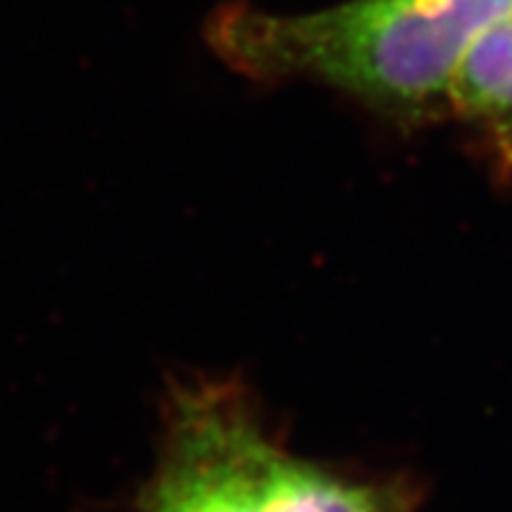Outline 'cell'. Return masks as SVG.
<instances>
[{"label": "cell", "instance_id": "cell-1", "mask_svg": "<svg viewBox=\"0 0 512 512\" xmlns=\"http://www.w3.org/2000/svg\"><path fill=\"white\" fill-rule=\"evenodd\" d=\"M512 0H351L314 14L230 6L209 42L254 79H311L398 118H421L450 95L452 76Z\"/></svg>", "mask_w": 512, "mask_h": 512}, {"label": "cell", "instance_id": "cell-2", "mask_svg": "<svg viewBox=\"0 0 512 512\" xmlns=\"http://www.w3.org/2000/svg\"><path fill=\"white\" fill-rule=\"evenodd\" d=\"M262 434L233 390L199 387L178 395L168 447L142 512H262L254 489Z\"/></svg>", "mask_w": 512, "mask_h": 512}, {"label": "cell", "instance_id": "cell-3", "mask_svg": "<svg viewBox=\"0 0 512 512\" xmlns=\"http://www.w3.org/2000/svg\"><path fill=\"white\" fill-rule=\"evenodd\" d=\"M254 489L262 512H392L382 489L293 458L267 434L254 450Z\"/></svg>", "mask_w": 512, "mask_h": 512}, {"label": "cell", "instance_id": "cell-4", "mask_svg": "<svg viewBox=\"0 0 512 512\" xmlns=\"http://www.w3.org/2000/svg\"><path fill=\"white\" fill-rule=\"evenodd\" d=\"M447 102L479 121L512 162V14L473 42L452 76Z\"/></svg>", "mask_w": 512, "mask_h": 512}]
</instances>
